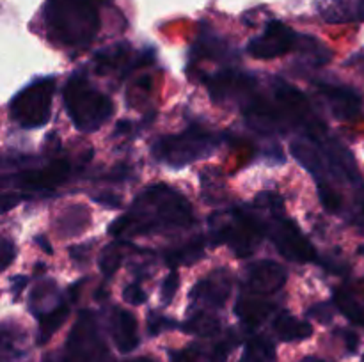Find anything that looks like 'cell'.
Returning <instances> with one entry per match:
<instances>
[{
	"mask_svg": "<svg viewBox=\"0 0 364 362\" xmlns=\"http://www.w3.org/2000/svg\"><path fill=\"white\" fill-rule=\"evenodd\" d=\"M128 130H130V123H127V121H119V123H117L116 131H114V137H117V135L124 133V131Z\"/></svg>",
	"mask_w": 364,
	"mask_h": 362,
	"instance_id": "4dcf8cb0",
	"label": "cell"
},
{
	"mask_svg": "<svg viewBox=\"0 0 364 362\" xmlns=\"http://www.w3.org/2000/svg\"><path fill=\"white\" fill-rule=\"evenodd\" d=\"M318 194H320V201H322V204L326 206V209L336 213L338 209L341 208L340 194H338V192L334 190L329 183L318 185Z\"/></svg>",
	"mask_w": 364,
	"mask_h": 362,
	"instance_id": "7402d4cb",
	"label": "cell"
},
{
	"mask_svg": "<svg viewBox=\"0 0 364 362\" xmlns=\"http://www.w3.org/2000/svg\"><path fill=\"white\" fill-rule=\"evenodd\" d=\"M276 351L274 344L265 337H252L245 346V362H274Z\"/></svg>",
	"mask_w": 364,
	"mask_h": 362,
	"instance_id": "ac0fdd59",
	"label": "cell"
},
{
	"mask_svg": "<svg viewBox=\"0 0 364 362\" xmlns=\"http://www.w3.org/2000/svg\"><path fill=\"white\" fill-rule=\"evenodd\" d=\"M203 256V243L199 240L192 241V243L185 245V247L178 248V251H173L167 254V263L171 266L178 265V263H185V265H191V263L198 261Z\"/></svg>",
	"mask_w": 364,
	"mask_h": 362,
	"instance_id": "d6986e66",
	"label": "cell"
},
{
	"mask_svg": "<svg viewBox=\"0 0 364 362\" xmlns=\"http://www.w3.org/2000/svg\"><path fill=\"white\" fill-rule=\"evenodd\" d=\"M192 220V208L187 199L166 185L146 188L135 199L132 212L114 220L109 234L121 236L123 233H149L188 226Z\"/></svg>",
	"mask_w": 364,
	"mask_h": 362,
	"instance_id": "6da1fadb",
	"label": "cell"
},
{
	"mask_svg": "<svg viewBox=\"0 0 364 362\" xmlns=\"http://www.w3.org/2000/svg\"><path fill=\"white\" fill-rule=\"evenodd\" d=\"M302 362H323V361H320V358H316V357H306Z\"/></svg>",
	"mask_w": 364,
	"mask_h": 362,
	"instance_id": "836d02e7",
	"label": "cell"
},
{
	"mask_svg": "<svg viewBox=\"0 0 364 362\" xmlns=\"http://www.w3.org/2000/svg\"><path fill=\"white\" fill-rule=\"evenodd\" d=\"M0 248H2V252H0V254H2L0 265H2V268H7V266H9V263L14 259V254H16V252H14V245L11 243L7 238H4L2 247H0Z\"/></svg>",
	"mask_w": 364,
	"mask_h": 362,
	"instance_id": "4316f807",
	"label": "cell"
},
{
	"mask_svg": "<svg viewBox=\"0 0 364 362\" xmlns=\"http://www.w3.org/2000/svg\"><path fill=\"white\" fill-rule=\"evenodd\" d=\"M123 298L124 302H128L132 305H142L148 300V295H146V291L139 284H130L128 287H124Z\"/></svg>",
	"mask_w": 364,
	"mask_h": 362,
	"instance_id": "cb8c5ba5",
	"label": "cell"
},
{
	"mask_svg": "<svg viewBox=\"0 0 364 362\" xmlns=\"http://www.w3.org/2000/svg\"><path fill=\"white\" fill-rule=\"evenodd\" d=\"M358 212H359V219H361V222L364 224V199L361 202H359V208H358Z\"/></svg>",
	"mask_w": 364,
	"mask_h": 362,
	"instance_id": "d6a6232c",
	"label": "cell"
},
{
	"mask_svg": "<svg viewBox=\"0 0 364 362\" xmlns=\"http://www.w3.org/2000/svg\"><path fill=\"white\" fill-rule=\"evenodd\" d=\"M68 312H70L68 305L60 304L59 307L52 309L45 316H41V323H39V343H46L55 334V330L68 318Z\"/></svg>",
	"mask_w": 364,
	"mask_h": 362,
	"instance_id": "e0dca14e",
	"label": "cell"
},
{
	"mask_svg": "<svg viewBox=\"0 0 364 362\" xmlns=\"http://www.w3.org/2000/svg\"><path fill=\"white\" fill-rule=\"evenodd\" d=\"M230 273L226 270H217L208 279L196 284V287L192 290V298H201V300L208 302V304L220 307L226 302V298L230 297Z\"/></svg>",
	"mask_w": 364,
	"mask_h": 362,
	"instance_id": "4fadbf2b",
	"label": "cell"
},
{
	"mask_svg": "<svg viewBox=\"0 0 364 362\" xmlns=\"http://www.w3.org/2000/svg\"><path fill=\"white\" fill-rule=\"evenodd\" d=\"M132 362H153V361H149V358H137V361H132Z\"/></svg>",
	"mask_w": 364,
	"mask_h": 362,
	"instance_id": "e575fe53",
	"label": "cell"
},
{
	"mask_svg": "<svg viewBox=\"0 0 364 362\" xmlns=\"http://www.w3.org/2000/svg\"><path fill=\"white\" fill-rule=\"evenodd\" d=\"M121 263V252L117 251L114 245H109V247L103 248L102 258H100V270L103 272V275L110 277L117 270Z\"/></svg>",
	"mask_w": 364,
	"mask_h": 362,
	"instance_id": "44dd1931",
	"label": "cell"
},
{
	"mask_svg": "<svg viewBox=\"0 0 364 362\" xmlns=\"http://www.w3.org/2000/svg\"><path fill=\"white\" fill-rule=\"evenodd\" d=\"M169 327H173V322L167 318H164V316L160 314H151L149 316V334H160L162 332V329H169Z\"/></svg>",
	"mask_w": 364,
	"mask_h": 362,
	"instance_id": "484cf974",
	"label": "cell"
},
{
	"mask_svg": "<svg viewBox=\"0 0 364 362\" xmlns=\"http://www.w3.org/2000/svg\"><path fill=\"white\" fill-rule=\"evenodd\" d=\"M64 105L80 131H95L112 116L109 96L91 87L82 75H73L64 87Z\"/></svg>",
	"mask_w": 364,
	"mask_h": 362,
	"instance_id": "3957f363",
	"label": "cell"
},
{
	"mask_svg": "<svg viewBox=\"0 0 364 362\" xmlns=\"http://www.w3.org/2000/svg\"><path fill=\"white\" fill-rule=\"evenodd\" d=\"M272 311V305L263 302L240 300L237 304V314L247 327H258Z\"/></svg>",
	"mask_w": 364,
	"mask_h": 362,
	"instance_id": "9a60e30c",
	"label": "cell"
},
{
	"mask_svg": "<svg viewBox=\"0 0 364 362\" xmlns=\"http://www.w3.org/2000/svg\"><path fill=\"white\" fill-rule=\"evenodd\" d=\"M274 243L283 256L291 261L308 263L316 259V251L302 231L290 219H277L270 229Z\"/></svg>",
	"mask_w": 364,
	"mask_h": 362,
	"instance_id": "52a82bcc",
	"label": "cell"
},
{
	"mask_svg": "<svg viewBox=\"0 0 364 362\" xmlns=\"http://www.w3.org/2000/svg\"><path fill=\"white\" fill-rule=\"evenodd\" d=\"M219 137L199 128H188L187 131L173 137H164L153 144V155L167 165L180 169L181 165L198 162L212 155L219 146Z\"/></svg>",
	"mask_w": 364,
	"mask_h": 362,
	"instance_id": "277c9868",
	"label": "cell"
},
{
	"mask_svg": "<svg viewBox=\"0 0 364 362\" xmlns=\"http://www.w3.org/2000/svg\"><path fill=\"white\" fill-rule=\"evenodd\" d=\"M112 337L114 344L121 353H130L139 346L137 319L130 311L116 309L112 314Z\"/></svg>",
	"mask_w": 364,
	"mask_h": 362,
	"instance_id": "8fae6325",
	"label": "cell"
},
{
	"mask_svg": "<svg viewBox=\"0 0 364 362\" xmlns=\"http://www.w3.org/2000/svg\"><path fill=\"white\" fill-rule=\"evenodd\" d=\"M334 302L341 314L347 316L352 323L364 325V305L355 300L352 295H348L345 290H334Z\"/></svg>",
	"mask_w": 364,
	"mask_h": 362,
	"instance_id": "2e32d148",
	"label": "cell"
},
{
	"mask_svg": "<svg viewBox=\"0 0 364 362\" xmlns=\"http://www.w3.org/2000/svg\"><path fill=\"white\" fill-rule=\"evenodd\" d=\"M36 241H38V243L41 245V247H45L46 254H52V247H50V245H48V241H46V240H43L41 236H39V238H36Z\"/></svg>",
	"mask_w": 364,
	"mask_h": 362,
	"instance_id": "1f68e13d",
	"label": "cell"
},
{
	"mask_svg": "<svg viewBox=\"0 0 364 362\" xmlns=\"http://www.w3.org/2000/svg\"><path fill=\"white\" fill-rule=\"evenodd\" d=\"M343 336H345V344H347L348 351H350V353H354V351L358 350V346H359V337H358V334L350 332V330H345Z\"/></svg>",
	"mask_w": 364,
	"mask_h": 362,
	"instance_id": "f1b7e54d",
	"label": "cell"
},
{
	"mask_svg": "<svg viewBox=\"0 0 364 362\" xmlns=\"http://www.w3.org/2000/svg\"><path fill=\"white\" fill-rule=\"evenodd\" d=\"M96 2L109 0H46L43 18L50 35L60 45H89L100 28Z\"/></svg>",
	"mask_w": 364,
	"mask_h": 362,
	"instance_id": "7a4b0ae2",
	"label": "cell"
},
{
	"mask_svg": "<svg viewBox=\"0 0 364 362\" xmlns=\"http://www.w3.org/2000/svg\"><path fill=\"white\" fill-rule=\"evenodd\" d=\"M92 199H95L96 202H100V204L110 206V208H117V206H121L119 195L116 194H102V195H96V197Z\"/></svg>",
	"mask_w": 364,
	"mask_h": 362,
	"instance_id": "83f0119b",
	"label": "cell"
},
{
	"mask_svg": "<svg viewBox=\"0 0 364 362\" xmlns=\"http://www.w3.org/2000/svg\"><path fill=\"white\" fill-rule=\"evenodd\" d=\"M178 284H180V277H178V272H171L169 275L164 279L162 283V287H160V295H162V302H166V304H169L171 300L174 298V293H176L178 290Z\"/></svg>",
	"mask_w": 364,
	"mask_h": 362,
	"instance_id": "603a6c76",
	"label": "cell"
},
{
	"mask_svg": "<svg viewBox=\"0 0 364 362\" xmlns=\"http://www.w3.org/2000/svg\"><path fill=\"white\" fill-rule=\"evenodd\" d=\"M318 11L331 23L364 20V0H318Z\"/></svg>",
	"mask_w": 364,
	"mask_h": 362,
	"instance_id": "7c38bea8",
	"label": "cell"
},
{
	"mask_svg": "<svg viewBox=\"0 0 364 362\" xmlns=\"http://www.w3.org/2000/svg\"><path fill=\"white\" fill-rule=\"evenodd\" d=\"M287 280V270L274 261H258L249 268L247 286L258 293H274Z\"/></svg>",
	"mask_w": 364,
	"mask_h": 362,
	"instance_id": "30bf717a",
	"label": "cell"
},
{
	"mask_svg": "<svg viewBox=\"0 0 364 362\" xmlns=\"http://www.w3.org/2000/svg\"><path fill=\"white\" fill-rule=\"evenodd\" d=\"M55 82L52 77L39 78L18 92L9 105V114L21 128L45 126L52 112Z\"/></svg>",
	"mask_w": 364,
	"mask_h": 362,
	"instance_id": "5b68a950",
	"label": "cell"
},
{
	"mask_svg": "<svg viewBox=\"0 0 364 362\" xmlns=\"http://www.w3.org/2000/svg\"><path fill=\"white\" fill-rule=\"evenodd\" d=\"M301 35L295 34L287 23L279 20H272L267 23L265 31L252 38L247 45V52L256 59H276L284 55L297 46Z\"/></svg>",
	"mask_w": 364,
	"mask_h": 362,
	"instance_id": "8992f818",
	"label": "cell"
},
{
	"mask_svg": "<svg viewBox=\"0 0 364 362\" xmlns=\"http://www.w3.org/2000/svg\"><path fill=\"white\" fill-rule=\"evenodd\" d=\"M363 362H364V357H363Z\"/></svg>",
	"mask_w": 364,
	"mask_h": 362,
	"instance_id": "d590c367",
	"label": "cell"
},
{
	"mask_svg": "<svg viewBox=\"0 0 364 362\" xmlns=\"http://www.w3.org/2000/svg\"><path fill=\"white\" fill-rule=\"evenodd\" d=\"M70 174V163L66 160H57L45 169L21 170L13 176L16 187L28 192H52L57 185L63 183Z\"/></svg>",
	"mask_w": 364,
	"mask_h": 362,
	"instance_id": "ba28073f",
	"label": "cell"
},
{
	"mask_svg": "<svg viewBox=\"0 0 364 362\" xmlns=\"http://www.w3.org/2000/svg\"><path fill=\"white\" fill-rule=\"evenodd\" d=\"M27 284V277L25 275H18V277H13V293L18 295L21 291V287Z\"/></svg>",
	"mask_w": 364,
	"mask_h": 362,
	"instance_id": "f546056e",
	"label": "cell"
},
{
	"mask_svg": "<svg viewBox=\"0 0 364 362\" xmlns=\"http://www.w3.org/2000/svg\"><path fill=\"white\" fill-rule=\"evenodd\" d=\"M274 330L283 341H302L313 334V327L309 323L301 322L288 312H281L274 319Z\"/></svg>",
	"mask_w": 364,
	"mask_h": 362,
	"instance_id": "5bb4252c",
	"label": "cell"
},
{
	"mask_svg": "<svg viewBox=\"0 0 364 362\" xmlns=\"http://www.w3.org/2000/svg\"><path fill=\"white\" fill-rule=\"evenodd\" d=\"M199 353L198 348L191 346L187 350H174L169 351V361L171 362H198Z\"/></svg>",
	"mask_w": 364,
	"mask_h": 362,
	"instance_id": "d4e9b609",
	"label": "cell"
},
{
	"mask_svg": "<svg viewBox=\"0 0 364 362\" xmlns=\"http://www.w3.org/2000/svg\"><path fill=\"white\" fill-rule=\"evenodd\" d=\"M217 329H219L217 319L206 314H198L194 319H191L187 325L188 332H196L199 334V336H212V334L217 332Z\"/></svg>",
	"mask_w": 364,
	"mask_h": 362,
	"instance_id": "ffe728a7",
	"label": "cell"
},
{
	"mask_svg": "<svg viewBox=\"0 0 364 362\" xmlns=\"http://www.w3.org/2000/svg\"><path fill=\"white\" fill-rule=\"evenodd\" d=\"M316 87L336 119L352 121L359 117L363 110V98L358 91L333 84H316Z\"/></svg>",
	"mask_w": 364,
	"mask_h": 362,
	"instance_id": "9c48e42d",
	"label": "cell"
}]
</instances>
